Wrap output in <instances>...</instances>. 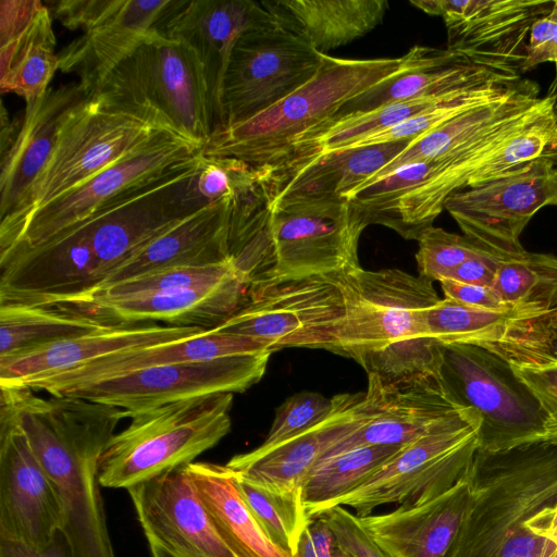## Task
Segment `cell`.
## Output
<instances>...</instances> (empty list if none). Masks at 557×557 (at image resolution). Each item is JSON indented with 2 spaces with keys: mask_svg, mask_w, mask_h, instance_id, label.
Masks as SVG:
<instances>
[{
  "mask_svg": "<svg viewBox=\"0 0 557 557\" xmlns=\"http://www.w3.org/2000/svg\"><path fill=\"white\" fill-rule=\"evenodd\" d=\"M50 475L63 511L62 532L74 557H115L99 486L101 456L123 410L73 396H36L27 387H0Z\"/></svg>",
  "mask_w": 557,
  "mask_h": 557,
  "instance_id": "cell-1",
  "label": "cell"
},
{
  "mask_svg": "<svg viewBox=\"0 0 557 557\" xmlns=\"http://www.w3.org/2000/svg\"><path fill=\"white\" fill-rule=\"evenodd\" d=\"M335 274L345 317L334 354L385 379L441 373L443 345L426 327L428 310L441 300L433 282L400 269Z\"/></svg>",
  "mask_w": 557,
  "mask_h": 557,
  "instance_id": "cell-2",
  "label": "cell"
},
{
  "mask_svg": "<svg viewBox=\"0 0 557 557\" xmlns=\"http://www.w3.org/2000/svg\"><path fill=\"white\" fill-rule=\"evenodd\" d=\"M443 49L414 46L397 58L343 59L323 54L317 73L302 86L261 113L237 124L213 128L201 148L205 157L243 160L272 169L307 133L376 84L433 61Z\"/></svg>",
  "mask_w": 557,
  "mask_h": 557,
  "instance_id": "cell-3",
  "label": "cell"
},
{
  "mask_svg": "<svg viewBox=\"0 0 557 557\" xmlns=\"http://www.w3.org/2000/svg\"><path fill=\"white\" fill-rule=\"evenodd\" d=\"M111 110L138 117L202 146L214 116L203 66L186 44L151 33L92 96Z\"/></svg>",
  "mask_w": 557,
  "mask_h": 557,
  "instance_id": "cell-4",
  "label": "cell"
},
{
  "mask_svg": "<svg viewBox=\"0 0 557 557\" xmlns=\"http://www.w3.org/2000/svg\"><path fill=\"white\" fill-rule=\"evenodd\" d=\"M473 499L448 557H497L557 502V442L476 449L468 470Z\"/></svg>",
  "mask_w": 557,
  "mask_h": 557,
  "instance_id": "cell-5",
  "label": "cell"
},
{
  "mask_svg": "<svg viewBox=\"0 0 557 557\" xmlns=\"http://www.w3.org/2000/svg\"><path fill=\"white\" fill-rule=\"evenodd\" d=\"M232 404V393H220L131 416L101 456L100 485L128 490L195 462L230 433Z\"/></svg>",
  "mask_w": 557,
  "mask_h": 557,
  "instance_id": "cell-6",
  "label": "cell"
},
{
  "mask_svg": "<svg viewBox=\"0 0 557 557\" xmlns=\"http://www.w3.org/2000/svg\"><path fill=\"white\" fill-rule=\"evenodd\" d=\"M441 375L488 453L547 438V416L532 389L498 354L471 344L443 345Z\"/></svg>",
  "mask_w": 557,
  "mask_h": 557,
  "instance_id": "cell-7",
  "label": "cell"
},
{
  "mask_svg": "<svg viewBox=\"0 0 557 557\" xmlns=\"http://www.w3.org/2000/svg\"><path fill=\"white\" fill-rule=\"evenodd\" d=\"M162 128L103 107L87 97L65 117L52 153L33 183L23 208L0 221V240L36 209L94 177Z\"/></svg>",
  "mask_w": 557,
  "mask_h": 557,
  "instance_id": "cell-8",
  "label": "cell"
},
{
  "mask_svg": "<svg viewBox=\"0 0 557 557\" xmlns=\"http://www.w3.org/2000/svg\"><path fill=\"white\" fill-rule=\"evenodd\" d=\"M344 317V298L334 273L252 286L238 309L213 330L252 337L273 352L305 347L334 354Z\"/></svg>",
  "mask_w": 557,
  "mask_h": 557,
  "instance_id": "cell-9",
  "label": "cell"
},
{
  "mask_svg": "<svg viewBox=\"0 0 557 557\" xmlns=\"http://www.w3.org/2000/svg\"><path fill=\"white\" fill-rule=\"evenodd\" d=\"M367 227L345 198L283 195L271 199V280L330 275L361 267L358 244Z\"/></svg>",
  "mask_w": 557,
  "mask_h": 557,
  "instance_id": "cell-10",
  "label": "cell"
},
{
  "mask_svg": "<svg viewBox=\"0 0 557 557\" xmlns=\"http://www.w3.org/2000/svg\"><path fill=\"white\" fill-rule=\"evenodd\" d=\"M322 61L323 53L271 12L247 29L232 51L218 126L244 122L271 108L307 83Z\"/></svg>",
  "mask_w": 557,
  "mask_h": 557,
  "instance_id": "cell-11",
  "label": "cell"
},
{
  "mask_svg": "<svg viewBox=\"0 0 557 557\" xmlns=\"http://www.w3.org/2000/svg\"><path fill=\"white\" fill-rule=\"evenodd\" d=\"M476 449V428L466 409L400 447L335 506L350 507L358 517H364L383 505L435 497L467 474Z\"/></svg>",
  "mask_w": 557,
  "mask_h": 557,
  "instance_id": "cell-12",
  "label": "cell"
},
{
  "mask_svg": "<svg viewBox=\"0 0 557 557\" xmlns=\"http://www.w3.org/2000/svg\"><path fill=\"white\" fill-rule=\"evenodd\" d=\"M269 348L207 361L147 368L73 387L58 396L84 398L123 410L125 419L161 406L220 393H243L265 373Z\"/></svg>",
  "mask_w": 557,
  "mask_h": 557,
  "instance_id": "cell-13",
  "label": "cell"
},
{
  "mask_svg": "<svg viewBox=\"0 0 557 557\" xmlns=\"http://www.w3.org/2000/svg\"><path fill=\"white\" fill-rule=\"evenodd\" d=\"M201 148L165 129L103 171L33 211L5 239L0 256L38 245L81 222L121 193L162 175Z\"/></svg>",
  "mask_w": 557,
  "mask_h": 557,
  "instance_id": "cell-14",
  "label": "cell"
},
{
  "mask_svg": "<svg viewBox=\"0 0 557 557\" xmlns=\"http://www.w3.org/2000/svg\"><path fill=\"white\" fill-rule=\"evenodd\" d=\"M557 161L543 158L521 170L453 194L444 209L463 235L495 253L525 249L520 235L534 214L557 206Z\"/></svg>",
  "mask_w": 557,
  "mask_h": 557,
  "instance_id": "cell-15",
  "label": "cell"
},
{
  "mask_svg": "<svg viewBox=\"0 0 557 557\" xmlns=\"http://www.w3.org/2000/svg\"><path fill=\"white\" fill-rule=\"evenodd\" d=\"M409 3L443 18L446 49L473 64L522 75L531 26L549 12L554 1L417 0Z\"/></svg>",
  "mask_w": 557,
  "mask_h": 557,
  "instance_id": "cell-16",
  "label": "cell"
},
{
  "mask_svg": "<svg viewBox=\"0 0 557 557\" xmlns=\"http://www.w3.org/2000/svg\"><path fill=\"white\" fill-rule=\"evenodd\" d=\"M361 410L362 423L320 460L364 446H404L466 409L456 403L441 373H426L397 379L369 374Z\"/></svg>",
  "mask_w": 557,
  "mask_h": 557,
  "instance_id": "cell-17",
  "label": "cell"
},
{
  "mask_svg": "<svg viewBox=\"0 0 557 557\" xmlns=\"http://www.w3.org/2000/svg\"><path fill=\"white\" fill-rule=\"evenodd\" d=\"M62 527L50 475L12 412L0 406V540L40 549Z\"/></svg>",
  "mask_w": 557,
  "mask_h": 557,
  "instance_id": "cell-18",
  "label": "cell"
},
{
  "mask_svg": "<svg viewBox=\"0 0 557 557\" xmlns=\"http://www.w3.org/2000/svg\"><path fill=\"white\" fill-rule=\"evenodd\" d=\"M126 491L152 557H237L219 535L185 467Z\"/></svg>",
  "mask_w": 557,
  "mask_h": 557,
  "instance_id": "cell-19",
  "label": "cell"
},
{
  "mask_svg": "<svg viewBox=\"0 0 557 557\" xmlns=\"http://www.w3.org/2000/svg\"><path fill=\"white\" fill-rule=\"evenodd\" d=\"M0 304H37L97 284L89 245L72 225L51 238L0 256Z\"/></svg>",
  "mask_w": 557,
  "mask_h": 557,
  "instance_id": "cell-20",
  "label": "cell"
},
{
  "mask_svg": "<svg viewBox=\"0 0 557 557\" xmlns=\"http://www.w3.org/2000/svg\"><path fill=\"white\" fill-rule=\"evenodd\" d=\"M363 394L333 396L332 410L315 424L273 446H258L235 455L226 466L238 475L271 488L301 490L325 451L362 423Z\"/></svg>",
  "mask_w": 557,
  "mask_h": 557,
  "instance_id": "cell-21",
  "label": "cell"
},
{
  "mask_svg": "<svg viewBox=\"0 0 557 557\" xmlns=\"http://www.w3.org/2000/svg\"><path fill=\"white\" fill-rule=\"evenodd\" d=\"M246 294V285L236 280L210 287L90 298L60 308L73 309L112 325L163 322L210 330L232 315L244 302Z\"/></svg>",
  "mask_w": 557,
  "mask_h": 557,
  "instance_id": "cell-22",
  "label": "cell"
},
{
  "mask_svg": "<svg viewBox=\"0 0 557 557\" xmlns=\"http://www.w3.org/2000/svg\"><path fill=\"white\" fill-rule=\"evenodd\" d=\"M472 499L467 472L441 495L403 504L385 513L359 517V520L391 557H448Z\"/></svg>",
  "mask_w": 557,
  "mask_h": 557,
  "instance_id": "cell-23",
  "label": "cell"
},
{
  "mask_svg": "<svg viewBox=\"0 0 557 557\" xmlns=\"http://www.w3.org/2000/svg\"><path fill=\"white\" fill-rule=\"evenodd\" d=\"M270 16L264 1L184 0L165 24L163 33L190 47L203 66L214 127L222 120L223 83L233 49L247 29Z\"/></svg>",
  "mask_w": 557,
  "mask_h": 557,
  "instance_id": "cell-24",
  "label": "cell"
},
{
  "mask_svg": "<svg viewBox=\"0 0 557 557\" xmlns=\"http://www.w3.org/2000/svg\"><path fill=\"white\" fill-rule=\"evenodd\" d=\"M183 2L123 0L104 22L61 50L59 70L77 75L87 96L92 97L106 77L143 40L156 30L163 32Z\"/></svg>",
  "mask_w": 557,
  "mask_h": 557,
  "instance_id": "cell-25",
  "label": "cell"
},
{
  "mask_svg": "<svg viewBox=\"0 0 557 557\" xmlns=\"http://www.w3.org/2000/svg\"><path fill=\"white\" fill-rule=\"evenodd\" d=\"M200 326H173L159 323L110 324L85 335L0 357V386L21 387L28 382L65 371L106 355L190 338L205 333Z\"/></svg>",
  "mask_w": 557,
  "mask_h": 557,
  "instance_id": "cell-26",
  "label": "cell"
},
{
  "mask_svg": "<svg viewBox=\"0 0 557 557\" xmlns=\"http://www.w3.org/2000/svg\"><path fill=\"white\" fill-rule=\"evenodd\" d=\"M88 96L79 83L47 91L26 106L18 133L0 161V221L16 214L49 160L70 111Z\"/></svg>",
  "mask_w": 557,
  "mask_h": 557,
  "instance_id": "cell-27",
  "label": "cell"
},
{
  "mask_svg": "<svg viewBox=\"0 0 557 557\" xmlns=\"http://www.w3.org/2000/svg\"><path fill=\"white\" fill-rule=\"evenodd\" d=\"M265 348L269 346L252 337L220 333L210 329L190 338L112 352L72 369L33 380L21 387L58 396L73 387L147 368L207 361Z\"/></svg>",
  "mask_w": 557,
  "mask_h": 557,
  "instance_id": "cell-28",
  "label": "cell"
},
{
  "mask_svg": "<svg viewBox=\"0 0 557 557\" xmlns=\"http://www.w3.org/2000/svg\"><path fill=\"white\" fill-rule=\"evenodd\" d=\"M235 198L210 202L128 256L95 286L166 268L231 263L228 227Z\"/></svg>",
  "mask_w": 557,
  "mask_h": 557,
  "instance_id": "cell-29",
  "label": "cell"
},
{
  "mask_svg": "<svg viewBox=\"0 0 557 557\" xmlns=\"http://www.w3.org/2000/svg\"><path fill=\"white\" fill-rule=\"evenodd\" d=\"M539 94L537 83L523 78L506 97L473 108L414 139L398 157L360 187L405 165L436 160L465 150L537 108L543 100Z\"/></svg>",
  "mask_w": 557,
  "mask_h": 557,
  "instance_id": "cell-30",
  "label": "cell"
},
{
  "mask_svg": "<svg viewBox=\"0 0 557 557\" xmlns=\"http://www.w3.org/2000/svg\"><path fill=\"white\" fill-rule=\"evenodd\" d=\"M413 140L389 141L323 153L267 171L271 199L283 195H321L347 198Z\"/></svg>",
  "mask_w": 557,
  "mask_h": 557,
  "instance_id": "cell-31",
  "label": "cell"
},
{
  "mask_svg": "<svg viewBox=\"0 0 557 557\" xmlns=\"http://www.w3.org/2000/svg\"><path fill=\"white\" fill-rule=\"evenodd\" d=\"M522 75L473 64L448 49L425 64L398 73L346 103L335 116L363 113L381 106L421 97L461 92L493 81Z\"/></svg>",
  "mask_w": 557,
  "mask_h": 557,
  "instance_id": "cell-32",
  "label": "cell"
},
{
  "mask_svg": "<svg viewBox=\"0 0 557 557\" xmlns=\"http://www.w3.org/2000/svg\"><path fill=\"white\" fill-rule=\"evenodd\" d=\"M185 469L219 535L237 557H293L262 531L236 487L232 469L203 461Z\"/></svg>",
  "mask_w": 557,
  "mask_h": 557,
  "instance_id": "cell-33",
  "label": "cell"
},
{
  "mask_svg": "<svg viewBox=\"0 0 557 557\" xmlns=\"http://www.w3.org/2000/svg\"><path fill=\"white\" fill-rule=\"evenodd\" d=\"M264 3L323 54L367 35L382 23L388 9L385 0H274Z\"/></svg>",
  "mask_w": 557,
  "mask_h": 557,
  "instance_id": "cell-34",
  "label": "cell"
},
{
  "mask_svg": "<svg viewBox=\"0 0 557 557\" xmlns=\"http://www.w3.org/2000/svg\"><path fill=\"white\" fill-rule=\"evenodd\" d=\"M52 15L44 5L30 25L16 38L0 46V89L24 98L33 104L49 88L59 70L54 51Z\"/></svg>",
  "mask_w": 557,
  "mask_h": 557,
  "instance_id": "cell-35",
  "label": "cell"
},
{
  "mask_svg": "<svg viewBox=\"0 0 557 557\" xmlns=\"http://www.w3.org/2000/svg\"><path fill=\"white\" fill-rule=\"evenodd\" d=\"M110 324L66 308L0 304V357L102 330Z\"/></svg>",
  "mask_w": 557,
  "mask_h": 557,
  "instance_id": "cell-36",
  "label": "cell"
},
{
  "mask_svg": "<svg viewBox=\"0 0 557 557\" xmlns=\"http://www.w3.org/2000/svg\"><path fill=\"white\" fill-rule=\"evenodd\" d=\"M492 287L512 309L549 320L553 325L557 311V257L527 250L500 256Z\"/></svg>",
  "mask_w": 557,
  "mask_h": 557,
  "instance_id": "cell-37",
  "label": "cell"
},
{
  "mask_svg": "<svg viewBox=\"0 0 557 557\" xmlns=\"http://www.w3.org/2000/svg\"><path fill=\"white\" fill-rule=\"evenodd\" d=\"M403 446L376 445L355 448L320 460L301 486V497L312 520L362 485Z\"/></svg>",
  "mask_w": 557,
  "mask_h": 557,
  "instance_id": "cell-38",
  "label": "cell"
},
{
  "mask_svg": "<svg viewBox=\"0 0 557 557\" xmlns=\"http://www.w3.org/2000/svg\"><path fill=\"white\" fill-rule=\"evenodd\" d=\"M235 484L268 539L282 552L295 557L302 532L311 522L301 490L271 488L237 473Z\"/></svg>",
  "mask_w": 557,
  "mask_h": 557,
  "instance_id": "cell-39",
  "label": "cell"
},
{
  "mask_svg": "<svg viewBox=\"0 0 557 557\" xmlns=\"http://www.w3.org/2000/svg\"><path fill=\"white\" fill-rule=\"evenodd\" d=\"M543 158L557 161L555 108L518 133L502 150L486 161L471 176L468 187L509 175Z\"/></svg>",
  "mask_w": 557,
  "mask_h": 557,
  "instance_id": "cell-40",
  "label": "cell"
},
{
  "mask_svg": "<svg viewBox=\"0 0 557 557\" xmlns=\"http://www.w3.org/2000/svg\"><path fill=\"white\" fill-rule=\"evenodd\" d=\"M417 242L416 260L419 275L431 282L448 278L465 261L493 252L465 235L449 233L433 225L425 228Z\"/></svg>",
  "mask_w": 557,
  "mask_h": 557,
  "instance_id": "cell-41",
  "label": "cell"
},
{
  "mask_svg": "<svg viewBox=\"0 0 557 557\" xmlns=\"http://www.w3.org/2000/svg\"><path fill=\"white\" fill-rule=\"evenodd\" d=\"M333 397L304 391L286 398L275 410V417L261 447L278 444L315 424L333 408Z\"/></svg>",
  "mask_w": 557,
  "mask_h": 557,
  "instance_id": "cell-42",
  "label": "cell"
},
{
  "mask_svg": "<svg viewBox=\"0 0 557 557\" xmlns=\"http://www.w3.org/2000/svg\"><path fill=\"white\" fill-rule=\"evenodd\" d=\"M318 517L325 520L337 543L351 557H391L346 507L334 506Z\"/></svg>",
  "mask_w": 557,
  "mask_h": 557,
  "instance_id": "cell-43",
  "label": "cell"
},
{
  "mask_svg": "<svg viewBox=\"0 0 557 557\" xmlns=\"http://www.w3.org/2000/svg\"><path fill=\"white\" fill-rule=\"evenodd\" d=\"M547 416V438L557 442V355L539 363L512 364Z\"/></svg>",
  "mask_w": 557,
  "mask_h": 557,
  "instance_id": "cell-44",
  "label": "cell"
},
{
  "mask_svg": "<svg viewBox=\"0 0 557 557\" xmlns=\"http://www.w3.org/2000/svg\"><path fill=\"white\" fill-rule=\"evenodd\" d=\"M123 0H58L48 1V9L52 11L63 26L75 30L78 28L89 32L110 15L122 4Z\"/></svg>",
  "mask_w": 557,
  "mask_h": 557,
  "instance_id": "cell-45",
  "label": "cell"
},
{
  "mask_svg": "<svg viewBox=\"0 0 557 557\" xmlns=\"http://www.w3.org/2000/svg\"><path fill=\"white\" fill-rule=\"evenodd\" d=\"M546 62L554 63L557 70V0L549 12L531 26L521 74Z\"/></svg>",
  "mask_w": 557,
  "mask_h": 557,
  "instance_id": "cell-46",
  "label": "cell"
},
{
  "mask_svg": "<svg viewBox=\"0 0 557 557\" xmlns=\"http://www.w3.org/2000/svg\"><path fill=\"white\" fill-rule=\"evenodd\" d=\"M440 285L445 298L499 312L518 311L505 304L493 287L465 284L450 278L440 281Z\"/></svg>",
  "mask_w": 557,
  "mask_h": 557,
  "instance_id": "cell-47",
  "label": "cell"
},
{
  "mask_svg": "<svg viewBox=\"0 0 557 557\" xmlns=\"http://www.w3.org/2000/svg\"><path fill=\"white\" fill-rule=\"evenodd\" d=\"M295 557H351L336 541L322 517L302 532Z\"/></svg>",
  "mask_w": 557,
  "mask_h": 557,
  "instance_id": "cell-48",
  "label": "cell"
},
{
  "mask_svg": "<svg viewBox=\"0 0 557 557\" xmlns=\"http://www.w3.org/2000/svg\"><path fill=\"white\" fill-rule=\"evenodd\" d=\"M42 7L44 3L38 0H1L0 46L22 34Z\"/></svg>",
  "mask_w": 557,
  "mask_h": 557,
  "instance_id": "cell-49",
  "label": "cell"
},
{
  "mask_svg": "<svg viewBox=\"0 0 557 557\" xmlns=\"http://www.w3.org/2000/svg\"><path fill=\"white\" fill-rule=\"evenodd\" d=\"M500 256L488 252L471 258L455 269L448 278L465 284L492 287Z\"/></svg>",
  "mask_w": 557,
  "mask_h": 557,
  "instance_id": "cell-50",
  "label": "cell"
},
{
  "mask_svg": "<svg viewBox=\"0 0 557 557\" xmlns=\"http://www.w3.org/2000/svg\"><path fill=\"white\" fill-rule=\"evenodd\" d=\"M0 557H74V554L65 534L61 530L49 545L40 549L16 542L0 540Z\"/></svg>",
  "mask_w": 557,
  "mask_h": 557,
  "instance_id": "cell-51",
  "label": "cell"
},
{
  "mask_svg": "<svg viewBox=\"0 0 557 557\" xmlns=\"http://www.w3.org/2000/svg\"><path fill=\"white\" fill-rule=\"evenodd\" d=\"M546 536L557 544V502L547 511L546 516Z\"/></svg>",
  "mask_w": 557,
  "mask_h": 557,
  "instance_id": "cell-52",
  "label": "cell"
},
{
  "mask_svg": "<svg viewBox=\"0 0 557 557\" xmlns=\"http://www.w3.org/2000/svg\"><path fill=\"white\" fill-rule=\"evenodd\" d=\"M547 96L553 99L554 108L557 113V70L555 72V76L549 85L548 90H547Z\"/></svg>",
  "mask_w": 557,
  "mask_h": 557,
  "instance_id": "cell-53",
  "label": "cell"
},
{
  "mask_svg": "<svg viewBox=\"0 0 557 557\" xmlns=\"http://www.w3.org/2000/svg\"><path fill=\"white\" fill-rule=\"evenodd\" d=\"M553 325H554L555 330L557 331V311H556L554 320H553Z\"/></svg>",
  "mask_w": 557,
  "mask_h": 557,
  "instance_id": "cell-54",
  "label": "cell"
},
{
  "mask_svg": "<svg viewBox=\"0 0 557 557\" xmlns=\"http://www.w3.org/2000/svg\"><path fill=\"white\" fill-rule=\"evenodd\" d=\"M554 557H557V553L555 554V556H554Z\"/></svg>",
  "mask_w": 557,
  "mask_h": 557,
  "instance_id": "cell-55",
  "label": "cell"
}]
</instances>
